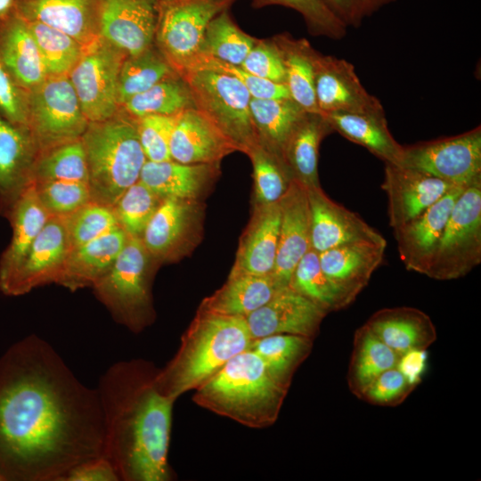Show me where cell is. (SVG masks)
Returning <instances> with one entry per match:
<instances>
[{"label":"cell","instance_id":"6da1fadb","mask_svg":"<svg viewBox=\"0 0 481 481\" xmlns=\"http://www.w3.org/2000/svg\"><path fill=\"white\" fill-rule=\"evenodd\" d=\"M96 388L83 384L37 335L0 356V477L62 481L76 465L103 455Z\"/></svg>","mask_w":481,"mask_h":481},{"label":"cell","instance_id":"7a4b0ae2","mask_svg":"<svg viewBox=\"0 0 481 481\" xmlns=\"http://www.w3.org/2000/svg\"><path fill=\"white\" fill-rule=\"evenodd\" d=\"M158 370L141 359L118 361L96 387L104 427L103 455L123 481H168L174 400L158 387Z\"/></svg>","mask_w":481,"mask_h":481},{"label":"cell","instance_id":"3957f363","mask_svg":"<svg viewBox=\"0 0 481 481\" xmlns=\"http://www.w3.org/2000/svg\"><path fill=\"white\" fill-rule=\"evenodd\" d=\"M252 340L245 317L198 310L175 356L158 370V387L175 401L249 349Z\"/></svg>","mask_w":481,"mask_h":481},{"label":"cell","instance_id":"277c9868","mask_svg":"<svg viewBox=\"0 0 481 481\" xmlns=\"http://www.w3.org/2000/svg\"><path fill=\"white\" fill-rule=\"evenodd\" d=\"M194 390L198 405L249 428H263L276 421L289 387L247 349Z\"/></svg>","mask_w":481,"mask_h":481},{"label":"cell","instance_id":"5b68a950","mask_svg":"<svg viewBox=\"0 0 481 481\" xmlns=\"http://www.w3.org/2000/svg\"><path fill=\"white\" fill-rule=\"evenodd\" d=\"M81 140L91 199L112 208L126 189L139 180L147 160L136 119L119 110L108 119L89 122Z\"/></svg>","mask_w":481,"mask_h":481},{"label":"cell","instance_id":"8992f818","mask_svg":"<svg viewBox=\"0 0 481 481\" xmlns=\"http://www.w3.org/2000/svg\"><path fill=\"white\" fill-rule=\"evenodd\" d=\"M186 82L194 107L238 148L247 151L258 143L251 120V95L236 77L211 69L189 68L179 73Z\"/></svg>","mask_w":481,"mask_h":481},{"label":"cell","instance_id":"52a82bcc","mask_svg":"<svg viewBox=\"0 0 481 481\" xmlns=\"http://www.w3.org/2000/svg\"><path fill=\"white\" fill-rule=\"evenodd\" d=\"M151 256L139 237L128 235L108 273L93 286L115 320L139 332L153 320L150 289Z\"/></svg>","mask_w":481,"mask_h":481},{"label":"cell","instance_id":"ba28073f","mask_svg":"<svg viewBox=\"0 0 481 481\" xmlns=\"http://www.w3.org/2000/svg\"><path fill=\"white\" fill-rule=\"evenodd\" d=\"M89 121L68 76H49L27 91V129L38 153L80 139Z\"/></svg>","mask_w":481,"mask_h":481},{"label":"cell","instance_id":"9c48e42d","mask_svg":"<svg viewBox=\"0 0 481 481\" xmlns=\"http://www.w3.org/2000/svg\"><path fill=\"white\" fill-rule=\"evenodd\" d=\"M481 263V178L467 184L456 200L439 248L426 276L450 281Z\"/></svg>","mask_w":481,"mask_h":481},{"label":"cell","instance_id":"30bf717a","mask_svg":"<svg viewBox=\"0 0 481 481\" xmlns=\"http://www.w3.org/2000/svg\"><path fill=\"white\" fill-rule=\"evenodd\" d=\"M236 0H159L154 45L179 74L199 54L209 22Z\"/></svg>","mask_w":481,"mask_h":481},{"label":"cell","instance_id":"8fae6325","mask_svg":"<svg viewBox=\"0 0 481 481\" xmlns=\"http://www.w3.org/2000/svg\"><path fill=\"white\" fill-rule=\"evenodd\" d=\"M126 55L101 37L84 46L69 77L89 122L108 119L119 110L118 82Z\"/></svg>","mask_w":481,"mask_h":481},{"label":"cell","instance_id":"7c38bea8","mask_svg":"<svg viewBox=\"0 0 481 481\" xmlns=\"http://www.w3.org/2000/svg\"><path fill=\"white\" fill-rule=\"evenodd\" d=\"M402 166L466 185L481 178V127L458 135L403 146Z\"/></svg>","mask_w":481,"mask_h":481},{"label":"cell","instance_id":"4fadbf2b","mask_svg":"<svg viewBox=\"0 0 481 481\" xmlns=\"http://www.w3.org/2000/svg\"><path fill=\"white\" fill-rule=\"evenodd\" d=\"M71 249L65 216H51L18 270L0 291L16 297L45 284L58 283Z\"/></svg>","mask_w":481,"mask_h":481},{"label":"cell","instance_id":"5bb4252c","mask_svg":"<svg viewBox=\"0 0 481 481\" xmlns=\"http://www.w3.org/2000/svg\"><path fill=\"white\" fill-rule=\"evenodd\" d=\"M202 210L199 200L165 198L141 237L157 259L176 258L197 243Z\"/></svg>","mask_w":481,"mask_h":481},{"label":"cell","instance_id":"9a60e30c","mask_svg":"<svg viewBox=\"0 0 481 481\" xmlns=\"http://www.w3.org/2000/svg\"><path fill=\"white\" fill-rule=\"evenodd\" d=\"M457 185L412 167L385 163L381 187L387 196L390 227L395 230L414 219Z\"/></svg>","mask_w":481,"mask_h":481},{"label":"cell","instance_id":"2e32d148","mask_svg":"<svg viewBox=\"0 0 481 481\" xmlns=\"http://www.w3.org/2000/svg\"><path fill=\"white\" fill-rule=\"evenodd\" d=\"M314 93L321 114L385 113L379 99L362 85L353 64L332 55L320 53L316 59Z\"/></svg>","mask_w":481,"mask_h":481},{"label":"cell","instance_id":"e0dca14e","mask_svg":"<svg viewBox=\"0 0 481 481\" xmlns=\"http://www.w3.org/2000/svg\"><path fill=\"white\" fill-rule=\"evenodd\" d=\"M466 185H457L420 216L393 230L406 269L428 273L440 245L452 208Z\"/></svg>","mask_w":481,"mask_h":481},{"label":"cell","instance_id":"ac0fdd59","mask_svg":"<svg viewBox=\"0 0 481 481\" xmlns=\"http://www.w3.org/2000/svg\"><path fill=\"white\" fill-rule=\"evenodd\" d=\"M327 312L289 286L245 317L252 339L274 334L314 338Z\"/></svg>","mask_w":481,"mask_h":481},{"label":"cell","instance_id":"d6986e66","mask_svg":"<svg viewBox=\"0 0 481 481\" xmlns=\"http://www.w3.org/2000/svg\"><path fill=\"white\" fill-rule=\"evenodd\" d=\"M159 0H99L100 36L127 55L154 44Z\"/></svg>","mask_w":481,"mask_h":481},{"label":"cell","instance_id":"ffe728a7","mask_svg":"<svg viewBox=\"0 0 481 481\" xmlns=\"http://www.w3.org/2000/svg\"><path fill=\"white\" fill-rule=\"evenodd\" d=\"M306 192L310 208L311 249L317 253L353 241L387 243L385 238L356 213L330 199L321 186L307 188Z\"/></svg>","mask_w":481,"mask_h":481},{"label":"cell","instance_id":"44dd1931","mask_svg":"<svg viewBox=\"0 0 481 481\" xmlns=\"http://www.w3.org/2000/svg\"><path fill=\"white\" fill-rule=\"evenodd\" d=\"M281 224L275 265L272 277L287 287L293 271L311 249L310 208L306 189L296 180L279 200Z\"/></svg>","mask_w":481,"mask_h":481},{"label":"cell","instance_id":"7402d4cb","mask_svg":"<svg viewBox=\"0 0 481 481\" xmlns=\"http://www.w3.org/2000/svg\"><path fill=\"white\" fill-rule=\"evenodd\" d=\"M170 155L183 164H220L237 146L195 107L176 117L170 138Z\"/></svg>","mask_w":481,"mask_h":481},{"label":"cell","instance_id":"603a6c76","mask_svg":"<svg viewBox=\"0 0 481 481\" xmlns=\"http://www.w3.org/2000/svg\"><path fill=\"white\" fill-rule=\"evenodd\" d=\"M386 248L387 243L353 241L318 253L319 261L328 279L352 304L382 263Z\"/></svg>","mask_w":481,"mask_h":481},{"label":"cell","instance_id":"cb8c5ba5","mask_svg":"<svg viewBox=\"0 0 481 481\" xmlns=\"http://www.w3.org/2000/svg\"><path fill=\"white\" fill-rule=\"evenodd\" d=\"M281 224L280 201L254 205L228 277L271 275L276 259Z\"/></svg>","mask_w":481,"mask_h":481},{"label":"cell","instance_id":"d4e9b609","mask_svg":"<svg viewBox=\"0 0 481 481\" xmlns=\"http://www.w3.org/2000/svg\"><path fill=\"white\" fill-rule=\"evenodd\" d=\"M15 11L26 20L60 30L83 46L101 37L99 0H16Z\"/></svg>","mask_w":481,"mask_h":481},{"label":"cell","instance_id":"484cf974","mask_svg":"<svg viewBox=\"0 0 481 481\" xmlns=\"http://www.w3.org/2000/svg\"><path fill=\"white\" fill-rule=\"evenodd\" d=\"M0 61L13 82L24 91L31 90L46 77L29 22L16 11L0 18Z\"/></svg>","mask_w":481,"mask_h":481},{"label":"cell","instance_id":"4316f807","mask_svg":"<svg viewBox=\"0 0 481 481\" xmlns=\"http://www.w3.org/2000/svg\"><path fill=\"white\" fill-rule=\"evenodd\" d=\"M37 155L29 131L0 113V206L9 212L20 192L33 181Z\"/></svg>","mask_w":481,"mask_h":481},{"label":"cell","instance_id":"83f0119b","mask_svg":"<svg viewBox=\"0 0 481 481\" xmlns=\"http://www.w3.org/2000/svg\"><path fill=\"white\" fill-rule=\"evenodd\" d=\"M219 173L220 164L146 160L139 180L161 199L199 200Z\"/></svg>","mask_w":481,"mask_h":481},{"label":"cell","instance_id":"f1b7e54d","mask_svg":"<svg viewBox=\"0 0 481 481\" xmlns=\"http://www.w3.org/2000/svg\"><path fill=\"white\" fill-rule=\"evenodd\" d=\"M9 213L12 236L0 260V289L18 270L51 216L38 197L34 181L20 192Z\"/></svg>","mask_w":481,"mask_h":481},{"label":"cell","instance_id":"f546056e","mask_svg":"<svg viewBox=\"0 0 481 481\" xmlns=\"http://www.w3.org/2000/svg\"><path fill=\"white\" fill-rule=\"evenodd\" d=\"M365 324L398 355L412 349H428L437 337L431 318L411 306L380 309Z\"/></svg>","mask_w":481,"mask_h":481},{"label":"cell","instance_id":"4dcf8cb0","mask_svg":"<svg viewBox=\"0 0 481 481\" xmlns=\"http://www.w3.org/2000/svg\"><path fill=\"white\" fill-rule=\"evenodd\" d=\"M127 237L128 234L117 226L96 239L72 248L58 284L71 290L94 286L110 269Z\"/></svg>","mask_w":481,"mask_h":481},{"label":"cell","instance_id":"1f68e13d","mask_svg":"<svg viewBox=\"0 0 481 481\" xmlns=\"http://www.w3.org/2000/svg\"><path fill=\"white\" fill-rule=\"evenodd\" d=\"M322 115L333 131L366 148L384 163L401 164L404 147L391 135L385 113L330 112Z\"/></svg>","mask_w":481,"mask_h":481},{"label":"cell","instance_id":"d6a6232c","mask_svg":"<svg viewBox=\"0 0 481 481\" xmlns=\"http://www.w3.org/2000/svg\"><path fill=\"white\" fill-rule=\"evenodd\" d=\"M334 132L321 114L306 112L284 148L282 158L293 180L305 188L320 187L318 157L322 141Z\"/></svg>","mask_w":481,"mask_h":481},{"label":"cell","instance_id":"836d02e7","mask_svg":"<svg viewBox=\"0 0 481 481\" xmlns=\"http://www.w3.org/2000/svg\"><path fill=\"white\" fill-rule=\"evenodd\" d=\"M284 67L290 98L306 112L320 113L314 93L315 61L320 53L306 38L283 32L272 37Z\"/></svg>","mask_w":481,"mask_h":481},{"label":"cell","instance_id":"e575fe53","mask_svg":"<svg viewBox=\"0 0 481 481\" xmlns=\"http://www.w3.org/2000/svg\"><path fill=\"white\" fill-rule=\"evenodd\" d=\"M281 289L272 275L228 277L220 289L202 300L198 310L247 317Z\"/></svg>","mask_w":481,"mask_h":481},{"label":"cell","instance_id":"d590c367","mask_svg":"<svg viewBox=\"0 0 481 481\" xmlns=\"http://www.w3.org/2000/svg\"><path fill=\"white\" fill-rule=\"evenodd\" d=\"M249 111L258 143L283 160L287 142L306 111L291 98L252 97Z\"/></svg>","mask_w":481,"mask_h":481},{"label":"cell","instance_id":"8d00e7d4","mask_svg":"<svg viewBox=\"0 0 481 481\" xmlns=\"http://www.w3.org/2000/svg\"><path fill=\"white\" fill-rule=\"evenodd\" d=\"M398 357L365 323L359 327L354 335L346 377L350 392L361 399L381 373L395 367Z\"/></svg>","mask_w":481,"mask_h":481},{"label":"cell","instance_id":"74e56055","mask_svg":"<svg viewBox=\"0 0 481 481\" xmlns=\"http://www.w3.org/2000/svg\"><path fill=\"white\" fill-rule=\"evenodd\" d=\"M313 342L300 335L274 334L253 339L249 349L261 358L277 381L289 387L295 371L311 353Z\"/></svg>","mask_w":481,"mask_h":481},{"label":"cell","instance_id":"f35d334b","mask_svg":"<svg viewBox=\"0 0 481 481\" xmlns=\"http://www.w3.org/2000/svg\"><path fill=\"white\" fill-rule=\"evenodd\" d=\"M191 91L178 75L165 78L148 90L134 95L119 110L132 118L146 115H177L193 108Z\"/></svg>","mask_w":481,"mask_h":481},{"label":"cell","instance_id":"ab89813d","mask_svg":"<svg viewBox=\"0 0 481 481\" xmlns=\"http://www.w3.org/2000/svg\"><path fill=\"white\" fill-rule=\"evenodd\" d=\"M176 74L154 44L136 54L126 55L118 82L119 107L134 95Z\"/></svg>","mask_w":481,"mask_h":481},{"label":"cell","instance_id":"60d3db41","mask_svg":"<svg viewBox=\"0 0 481 481\" xmlns=\"http://www.w3.org/2000/svg\"><path fill=\"white\" fill-rule=\"evenodd\" d=\"M257 39L237 25L227 9L208 25L199 54L240 66Z\"/></svg>","mask_w":481,"mask_h":481},{"label":"cell","instance_id":"b9f144b4","mask_svg":"<svg viewBox=\"0 0 481 481\" xmlns=\"http://www.w3.org/2000/svg\"><path fill=\"white\" fill-rule=\"evenodd\" d=\"M289 286L328 314L350 305L325 275L320 265L319 255L312 249L295 267Z\"/></svg>","mask_w":481,"mask_h":481},{"label":"cell","instance_id":"7bdbcfd3","mask_svg":"<svg viewBox=\"0 0 481 481\" xmlns=\"http://www.w3.org/2000/svg\"><path fill=\"white\" fill-rule=\"evenodd\" d=\"M32 179L36 183L71 181L88 183L86 157L81 138L39 152Z\"/></svg>","mask_w":481,"mask_h":481},{"label":"cell","instance_id":"ee69618b","mask_svg":"<svg viewBox=\"0 0 481 481\" xmlns=\"http://www.w3.org/2000/svg\"><path fill=\"white\" fill-rule=\"evenodd\" d=\"M28 22L37 43L46 77H69L80 59L84 46L60 30L40 22Z\"/></svg>","mask_w":481,"mask_h":481},{"label":"cell","instance_id":"f6af8a7d","mask_svg":"<svg viewBox=\"0 0 481 481\" xmlns=\"http://www.w3.org/2000/svg\"><path fill=\"white\" fill-rule=\"evenodd\" d=\"M246 154L253 167L254 205L279 201L293 180L284 161L259 143L251 147Z\"/></svg>","mask_w":481,"mask_h":481},{"label":"cell","instance_id":"bcb514c9","mask_svg":"<svg viewBox=\"0 0 481 481\" xmlns=\"http://www.w3.org/2000/svg\"><path fill=\"white\" fill-rule=\"evenodd\" d=\"M162 200L138 180L126 189L112 208L119 226L128 235L141 238Z\"/></svg>","mask_w":481,"mask_h":481},{"label":"cell","instance_id":"7dc6e473","mask_svg":"<svg viewBox=\"0 0 481 481\" xmlns=\"http://www.w3.org/2000/svg\"><path fill=\"white\" fill-rule=\"evenodd\" d=\"M254 8L281 5L295 10L303 17L309 33L331 39H341L346 26L330 11L323 0H250Z\"/></svg>","mask_w":481,"mask_h":481},{"label":"cell","instance_id":"c3c4849f","mask_svg":"<svg viewBox=\"0 0 481 481\" xmlns=\"http://www.w3.org/2000/svg\"><path fill=\"white\" fill-rule=\"evenodd\" d=\"M71 247L96 239L119 226L113 208L95 201L65 216Z\"/></svg>","mask_w":481,"mask_h":481},{"label":"cell","instance_id":"681fc988","mask_svg":"<svg viewBox=\"0 0 481 481\" xmlns=\"http://www.w3.org/2000/svg\"><path fill=\"white\" fill-rule=\"evenodd\" d=\"M35 183L38 197L51 216H69L92 200L87 183L45 181Z\"/></svg>","mask_w":481,"mask_h":481},{"label":"cell","instance_id":"f907efd6","mask_svg":"<svg viewBox=\"0 0 481 481\" xmlns=\"http://www.w3.org/2000/svg\"><path fill=\"white\" fill-rule=\"evenodd\" d=\"M177 115L152 114L135 118L140 143L147 160L172 159L169 144Z\"/></svg>","mask_w":481,"mask_h":481},{"label":"cell","instance_id":"816d5d0a","mask_svg":"<svg viewBox=\"0 0 481 481\" xmlns=\"http://www.w3.org/2000/svg\"><path fill=\"white\" fill-rule=\"evenodd\" d=\"M194 67L215 69L236 77L246 86L252 98H290L286 85L260 78L246 71L239 65L224 62L208 55L198 54L183 70Z\"/></svg>","mask_w":481,"mask_h":481},{"label":"cell","instance_id":"f5cc1de1","mask_svg":"<svg viewBox=\"0 0 481 481\" xmlns=\"http://www.w3.org/2000/svg\"><path fill=\"white\" fill-rule=\"evenodd\" d=\"M240 66L260 78L285 85L284 67L272 37L257 38Z\"/></svg>","mask_w":481,"mask_h":481},{"label":"cell","instance_id":"db71d44e","mask_svg":"<svg viewBox=\"0 0 481 481\" xmlns=\"http://www.w3.org/2000/svg\"><path fill=\"white\" fill-rule=\"evenodd\" d=\"M414 390L402 373L391 368L381 373L365 390L362 400L379 406H396Z\"/></svg>","mask_w":481,"mask_h":481},{"label":"cell","instance_id":"11a10c76","mask_svg":"<svg viewBox=\"0 0 481 481\" xmlns=\"http://www.w3.org/2000/svg\"><path fill=\"white\" fill-rule=\"evenodd\" d=\"M0 113L12 124L27 129V91L13 82L1 61Z\"/></svg>","mask_w":481,"mask_h":481},{"label":"cell","instance_id":"9f6ffc18","mask_svg":"<svg viewBox=\"0 0 481 481\" xmlns=\"http://www.w3.org/2000/svg\"><path fill=\"white\" fill-rule=\"evenodd\" d=\"M330 11L346 26L356 28L363 20L395 0H323Z\"/></svg>","mask_w":481,"mask_h":481},{"label":"cell","instance_id":"6f0895ef","mask_svg":"<svg viewBox=\"0 0 481 481\" xmlns=\"http://www.w3.org/2000/svg\"><path fill=\"white\" fill-rule=\"evenodd\" d=\"M62 481H120L111 464L104 456L86 460L73 467Z\"/></svg>","mask_w":481,"mask_h":481},{"label":"cell","instance_id":"680465c9","mask_svg":"<svg viewBox=\"0 0 481 481\" xmlns=\"http://www.w3.org/2000/svg\"><path fill=\"white\" fill-rule=\"evenodd\" d=\"M427 349H412L399 355L395 368L414 388L420 384L428 370Z\"/></svg>","mask_w":481,"mask_h":481},{"label":"cell","instance_id":"91938a15","mask_svg":"<svg viewBox=\"0 0 481 481\" xmlns=\"http://www.w3.org/2000/svg\"><path fill=\"white\" fill-rule=\"evenodd\" d=\"M16 0H0V18L15 11Z\"/></svg>","mask_w":481,"mask_h":481},{"label":"cell","instance_id":"94428289","mask_svg":"<svg viewBox=\"0 0 481 481\" xmlns=\"http://www.w3.org/2000/svg\"><path fill=\"white\" fill-rule=\"evenodd\" d=\"M0 481H3L2 477H0Z\"/></svg>","mask_w":481,"mask_h":481}]
</instances>
